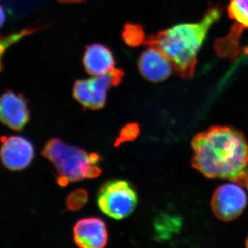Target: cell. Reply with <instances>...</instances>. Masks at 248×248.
<instances>
[{
	"instance_id": "3957f363",
	"label": "cell",
	"mask_w": 248,
	"mask_h": 248,
	"mask_svg": "<svg viewBox=\"0 0 248 248\" xmlns=\"http://www.w3.org/2000/svg\"><path fill=\"white\" fill-rule=\"evenodd\" d=\"M42 155L55 166L59 174L58 183L61 186L86 178L97 177L102 172L97 166L100 160L99 155L87 154L83 150L69 146L59 139L49 140L42 151Z\"/></svg>"
},
{
	"instance_id": "5b68a950",
	"label": "cell",
	"mask_w": 248,
	"mask_h": 248,
	"mask_svg": "<svg viewBox=\"0 0 248 248\" xmlns=\"http://www.w3.org/2000/svg\"><path fill=\"white\" fill-rule=\"evenodd\" d=\"M124 75L123 70L114 68L105 74L93 76L90 79L78 80L73 86V97L87 108H102L107 101L108 91L120 85Z\"/></svg>"
},
{
	"instance_id": "9a60e30c",
	"label": "cell",
	"mask_w": 248,
	"mask_h": 248,
	"mask_svg": "<svg viewBox=\"0 0 248 248\" xmlns=\"http://www.w3.org/2000/svg\"><path fill=\"white\" fill-rule=\"evenodd\" d=\"M89 195L87 192L83 189H79L71 192L66 200L67 208L71 211L80 210L87 203Z\"/></svg>"
},
{
	"instance_id": "8fae6325",
	"label": "cell",
	"mask_w": 248,
	"mask_h": 248,
	"mask_svg": "<svg viewBox=\"0 0 248 248\" xmlns=\"http://www.w3.org/2000/svg\"><path fill=\"white\" fill-rule=\"evenodd\" d=\"M147 48L138 60V69L142 77L153 83L168 79L174 69L171 62L159 50Z\"/></svg>"
},
{
	"instance_id": "4fadbf2b",
	"label": "cell",
	"mask_w": 248,
	"mask_h": 248,
	"mask_svg": "<svg viewBox=\"0 0 248 248\" xmlns=\"http://www.w3.org/2000/svg\"><path fill=\"white\" fill-rule=\"evenodd\" d=\"M122 37L125 44L132 47L143 45L146 38L143 27L140 24L131 23L124 26Z\"/></svg>"
},
{
	"instance_id": "2e32d148",
	"label": "cell",
	"mask_w": 248,
	"mask_h": 248,
	"mask_svg": "<svg viewBox=\"0 0 248 248\" xmlns=\"http://www.w3.org/2000/svg\"><path fill=\"white\" fill-rule=\"evenodd\" d=\"M140 133V125L136 123L127 124L121 130L120 136L116 140L115 146L126 141H132L138 138Z\"/></svg>"
},
{
	"instance_id": "ffe728a7",
	"label": "cell",
	"mask_w": 248,
	"mask_h": 248,
	"mask_svg": "<svg viewBox=\"0 0 248 248\" xmlns=\"http://www.w3.org/2000/svg\"><path fill=\"white\" fill-rule=\"evenodd\" d=\"M246 247L248 248V236L247 239H246Z\"/></svg>"
},
{
	"instance_id": "e0dca14e",
	"label": "cell",
	"mask_w": 248,
	"mask_h": 248,
	"mask_svg": "<svg viewBox=\"0 0 248 248\" xmlns=\"http://www.w3.org/2000/svg\"><path fill=\"white\" fill-rule=\"evenodd\" d=\"M60 4H81L86 0H58Z\"/></svg>"
},
{
	"instance_id": "7c38bea8",
	"label": "cell",
	"mask_w": 248,
	"mask_h": 248,
	"mask_svg": "<svg viewBox=\"0 0 248 248\" xmlns=\"http://www.w3.org/2000/svg\"><path fill=\"white\" fill-rule=\"evenodd\" d=\"M83 64L88 74L101 76L115 68L113 53L107 46L93 44L88 46L83 57Z\"/></svg>"
},
{
	"instance_id": "ac0fdd59",
	"label": "cell",
	"mask_w": 248,
	"mask_h": 248,
	"mask_svg": "<svg viewBox=\"0 0 248 248\" xmlns=\"http://www.w3.org/2000/svg\"><path fill=\"white\" fill-rule=\"evenodd\" d=\"M6 19V16H5L4 9L0 6V29L2 27Z\"/></svg>"
},
{
	"instance_id": "5bb4252c",
	"label": "cell",
	"mask_w": 248,
	"mask_h": 248,
	"mask_svg": "<svg viewBox=\"0 0 248 248\" xmlns=\"http://www.w3.org/2000/svg\"><path fill=\"white\" fill-rule=\"evenodd\" d=\"M38 28L25 29V30H23L21 32L12 34V35L7 36V37H4V38H0V72L1 71L3 68L1 58H2L6 48L9 47L10 46L14 45L15 43L17 42L18 41L21 40L25 36L29 35V34L32 33L36 31H38Z\"/></svg>"
},
{
	"instance_id": "ba28073f",
	"label": "cell",
	"mask_w": 248,
	"mask_h": 248,
	"mask_svg": "<svg viewBox=\"0 0 248 248\" xmlns=\"http://www.w3.org/2000/svg\"><path fill=\"white\" fill-rule=\"evenodd\" d=\"M27 99L11 90L0 97V122L14 130H22L30 120Z\"/></svg>"
},
{
	"instance_id": "277c9868",
	"label": "cell",
	"mask_w": 248,
	"mask_h": 248,
	"mask_svg": "<svg viewBox=\"0 0 248 248\" xmlns=\"http://www.w3.org/2000/svg\"><path fill=\"white\" fill-rule=\"evenodd\" d=\"M136 190L124 180L110 181L102 186L97 196V204L103 213L114 219L130 216L138 205Z\"/></svg>"
},
{
	"instance_id": "52a82bcc",
	"label": "cell",
	"mask_w": 248,
	"mask_h": 248,
	"mask_svg": "<svg viewBox=\"0 0 248 248\" xmlns=\"http://www.w3.org/2000/svg\"><path fill=\"white\" fill-rule=\"evenodd\" d=\"M34 153L32 143L23 137L11 136L1 140L0 159L9 170L25 169L32 162Z\"/></svg>"
},
{
	"instance_id": "8992f818",
	"label": "cell",
	"mask_w": 248,
	"mask_h": 248,
	"mask_svg": "<svg viewBox=\"0 0 248 248\" xmlns=\"http://www.w3.org/2000/svg\"><path fill=\"white\" fill-rule=\"evenodd\" d=\"M237 184H226L217 187L211 200L215 216L223 221L236 219L243 213L248 203L244 189Z\"/></svg>"
},
{
	"instance_id": "9c48e42d",
	"label": "cell",
	"mask_w": 248,
	"mask_h": 248,
	"mask_svg": "<svg viewBox=\"0 0 248 248\" xmlns=\"http://www.w3.org/2000/svg\"><path fill=\"white\" fill-rule=\"evenodd\" d=\"M229 17L234 21L231 32L218 40L220 46L227 53H239L241 33L248 29V0H231L228 7Z\"/></svg>"
},
{
	"instance_id": "d6986e66",
	"label": "cell",
	"mask_w": 248,
	"mask_h": 248,
	"mask_svg": "<svg viewBox=\"0 0 248 248\" xmlns=\"http://www.w3.org/2000/svg\"><path fill=\"white\" fill-rule=\"evenodd\" d=\"M244 186H246V187H247L248 188V169L247 175H246V179H245Z\"/></svg>"
},
{
	"instance_id": "6da1fadb",
	"label": "cell",
	"mask_w": 248,
	"mask_h": 248,
	"mask_svg": "<svg viewBox=\"0 0 248 248\" xmlns=\"http://www.w3.org/2000/svg\"><path fill=\"white\" fill-rule=\"evenodd\" d=\"M192 165L209 179H227L244 186L248 169V143L237 129L210 127L194 137Z\"/></svg>"
},
{
	"instance_id": "7a4b0ae2",
	"label": "cell",
	"mask_w": 248,
	"mask_h": 248,
	"mask_svg": "<svg viewBox=\"0 0 248 248\" xmlns=\"http://www.w3.org/2000/svg\"><path fill=\"white\" fill-rule=\"evenodd\" d=\"M222 15L218 5H211L197 23L180 24L146 37L143 45L156 48L172 63L177 74L184 78L193 76L197 56L209 30Z\"/></svg>"
},
{
	"instance_id": "30bf717a",
	"label": "cell",
	"mask_w": 248,
	"mask_h": 248,
	"mask_svg": "<svg viewBox=\"0 0 248 248\" xmlns=\"http://www.w3.org/2000/svg\"><path fill=\"white\" fill-rule=\"evenodd\" d=\"M74 241L83 248H102L108 242V231L101 218L91 217L83 218L73 228Z\"/></svg>"
}]
</instances>
